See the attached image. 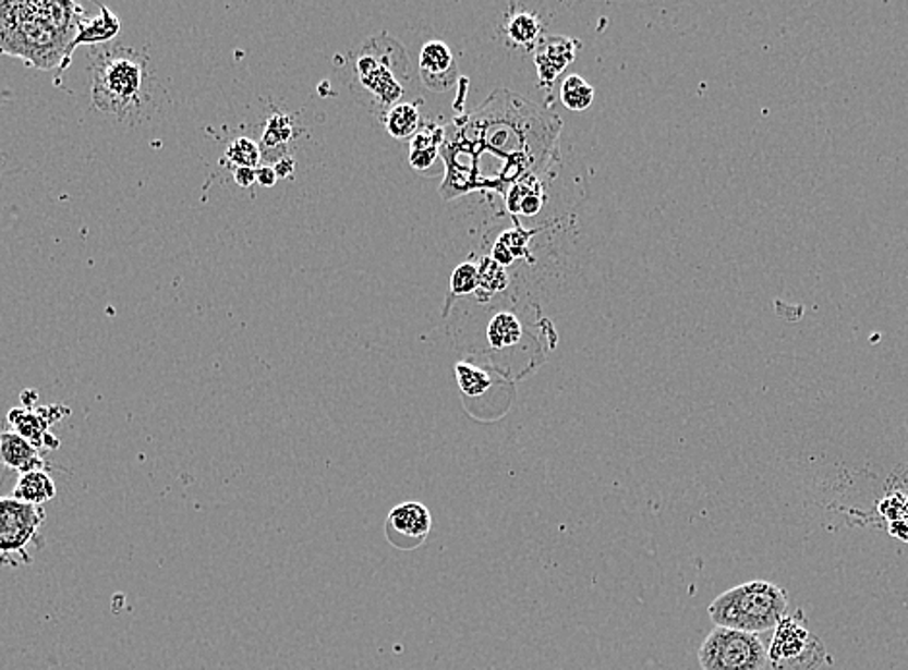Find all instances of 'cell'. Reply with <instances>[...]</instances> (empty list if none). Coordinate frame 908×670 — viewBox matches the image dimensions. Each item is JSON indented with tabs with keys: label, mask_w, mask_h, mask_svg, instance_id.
<instances>
[{
	"label": "cell",
	"mask_w": 908,
	"mask_h": 670,
	"mask_svg": "<svg viewBox=\"0 0 908 670\" xmlns=\"http://www.w3.org/2000/svg\"><path fill=\"white\" fill-rule=\"evenodd\" d=\"M85 20L70 0H0V54L39 70L69 69L70 45Z\"/></svg>",
	"instance_id": "cell-1"
},
{
	"label": "cell",
	"mask_w": 908,
	"mask_h": 670,
	"mask_svg": "<svg viewBox=\"0 0 908 670\" xmlns=\"http://www.w3.org/2000/svg\"><path fill=\"white\" fill-rule=\"evenodd\" d=\"M154 94V76L145 54L130 49H99L92 54V102L117 119H132Z\"/></svg>",
	"instance_id": "cell-2"
},
{
	"label": "cell",
	"mask_w": 908,
	"mask_h": 670,
	"mask_svg": "<svg viewBox=\"0 0 908 670\" xmlns=\"http://www.w3.org/2000/svg\"><path fill=\"white\" fill-rule=\"evenodd\" d=\"M787 607L789 595L783 587L754 580L717 595L710 602L707 614L719 629L739 630L758 636L775 629L787 614Z\"/></svg>",
	"instance_id": "cell-3"
},
{
	"label": "cell",
	"mask_w": 908,
	"mask_h": 670,
	"mask_svg": "<svg viewBox=\"0 0 908 670\" xmlns=\"http://www.w3.org/2000/svg\"><path fill=\"white\" fill-rule=\"evenodd\" d=\"M45 510L14 497H0V567H27L34 562L29 547H41Z\"/></svg>",
	"instance_id": "cell-4"
},
{
	"label": "cell",
	"mask_w": 908,
	"mask_h": 670,
	"mask_svg": "<svg viewBox=\"0 0 908 670\" xmlns=\"http://www.w3.org/2000/svg\"><path fill=\"white\" fill-rule=\"evenodd\" d=\"M832 662L824 642L807 629L802 612L783 617L773 629L767 665L773 670H820Z\"/></svg>",
	"instance_id": "cell-5"
},
{
	"label": "cell",
	"mask_w": 908,
	"mask_h": 670,
	"mask_svg": "<svg viewBox=\"0 0 908 670\" xmlns=\"http://www.w3.org/2000/svg\"><path fill=\"white\" fill-rule=\"evenodd\" d=\"M404 51L399 41L389 37V45L383 47L382 37H374L364 45V51L356 60L360 84L367 94L374 95L377 107L391 109L404 99L407 87L400 77H410V69H395V57Z\"/></svg>",
	"instance_id": "cell-6"
},
{
	"label": "cell",
	"mask_w": 908,
	"mask_h": 670,
	"mask_svg": "<svg viewBox=\"0 0 908 670\" xmlns=\"http://www.w3.org/2000/svg\"><path fill=\"white\" fill-rule=\"evenodd\" d=\"M698 662L702 670H764L767 649L755 634L715 626L700 645Z\"/></svg>",
	"instance_id": "cell-7"
},
{
	"label": "cell",
	"mask_w": 908,
	"mask_h": 670,
	"mask_svg": "<svg viewBox=\"0 0 908 670\" xmlns=\"http://www.w3.org/2000/svg\"><path fill=\"white\" fill-rule=\"evenodd\" d=\"M432 512L422 502L408 501L397 504L385 522V535L392 547L400 551H414L422 547L432 532Z\"/></svg>",
	"instance_id": "cell-8"
},
{
	"label": "cell",
	"mask_w": 908,
	"mask_h": 670,
	"mask_svg": "<svg viewBox=\"0 0 908 670\" xmlns=\"http://www.w3.org/2000/svg\"><path fill=\"white\" fill-rule=\"evenodd\" d=\"M70 414L72 410L64 404H51V406H41L37 410L12 407L9 412V424L12 431L24 437L27 442H32L35 449L41 450L45 449V439L51 434L52 425L59 424Z\"/></svg>",
	"instance_id": "cell-9"
},
{
	"label": "cell",
	"mask_w": 908,
	"mask_h": 670,
	"mask_svg": "<svg viewBox=\"0 0 908 670\" xmlns=\"http://www.w3.org/2000/svg\"><path fill=\"white\" fill-rule=\"evenodd\" d=\"M420 70L425 87L434 92H447L457 82V60L449 45L443 41H427L420 51Z\"/></svg>",
	"instance_id": "cell-10"
},
{
	"label": "cell",
	"mask_w": 908,
	"mask_h": 670,
	"mask_svg": "<svg viewBox=\"0 0 908 670\" xmlns=\"http://www.w3.org/2000/svg\"><path fill=\"white\" fill-rule=\"evenodd\" d=\"M578 47L580 42L569 37L542 39L535 54V66L542 84L552 85L562 70L569 69L570 62L577 59Z\"/></svg>",
	"instance_id": "cell-11"
},
{
	"label": "cell",
	"mask_w": 908,
	"mask_h": 670,
	"mask_svg": "<svg viewBox=\"0 0 908 670\" xmlns=\"http://www.w3.org/2000/svg\"><path fill=\"white\" fill-rule=\"evenodd\" d=\"M0 466L14 470L20 475L41 470L49 472V462L16 431H0Z\"/></svg>",
	"instance_id": "cell-12"
},
{
	"label": "cell",
	"mask_w": 908,
	"mask_h": 670,
	"mask_svg": "<svg viewBox=\"0 0 908 670\" xmlns=\"http://www.w3.org/2000/svg\"><path fill=\"white\" fill-rule=\"evenodd\" d=\"M544 27L542 17L537 16L535 12L517 10L505 20L503 35L517 49H532L535 42L542 39Z\"/></svg>",
	"instance_id": "cell-13"
},
{
	"label": "cell",
	"mask_w": 908,
	"mask_h": 670,
	"mask_svg": "<svg viewBox=\"0 0 908 670\" xmlns=\"http://www.w3.org/2000/svg\"><path fill=\"white\" fill-rule=\"evenodd\" d=\"M120 32V20L109 7H99V16L84 20L77 29L74 41L70 45V52L76 51L77 45H105L112 41Z\"/></svg>",
	"instance_id": "cell-14"
},
{
	"label": "cell",
	"mask_w": 908,
	"mask_h": 670,
	"mask_svg": "<svg viewBox=\"0 0 908 670\" xmlns=\"http://www.w3.org/2000/svg\"><path fill=\"white\" fill-rule=\"evenodd\" d=\"M445 137V130L439 124L420 127L416 136L410 139V165L417 172H427L439 159V145Z\"/></svg>",
	"instance_id": "cell-15"
},
{
	"label": "cell",
	"mask_w": 908,
	"mask_h": 670,
	"mask_svg": "<svg viewBox=\"0 0 908 670\" xmlns=\"http://www.w3.org/2000/svg\"><path fill=\"white\" fill-rule=\"evenodd\" d=\"M12 497L16 501L26 502V504H34V507H43L45 502L52 501L57 497V485L49 472H27L17 477L16 485Z\"/></svg>",
	"instance_id": "cell-16"
},
{
	"label": "cell",
	"mask_w": 908,
	"mask_h": 670,
	"mask_svg": "<svg viewBox=\"0 0 908 670\" xmlns=\"http://www.w3.org/2000/svg\"><path fill=\"white\" fill-rule=\"evenodd\" d=\"M385 127L395 139H412L422 127V114L416 102L402 101L385 114Z\"/></svg>",
	"instance_id": "cell-17"
},
{
	"label": "cell",
	"mask_w": 908,
	"mask_h": 670,
	"mask_svg": "<svg viewBox=\"0 0 908 670\" xmlns=\"http://www.w3.org/2000/svg\"><path fill=\"white\" fill-rule=\"evenodd\" d=\"M522 322L517 315L510 312H501L495 315L487 325V340L495 350L510 349L517 346L522 339Z\"/></svg>",
	"instance_id": "cell-18"
},
{
	"label": "cell",
	"mask_w": 908,
	"mask_h": 670,
	"mask_svg": "<svg viewBox=\"0 0 908 670\" xmlns=\"http://www.w3.org/2000/svg\"><path fill=\"white\" fill-rule=\"evenodd\" d=\"M507 205H509L512 212L534 217L535 212H540L542 205H544V190L535 180L518 182L517 186H512V190H510Z\"/></svg>",
	"instance_id": "cell-19"
},
{
	"label": "cell",
	"mask_w": 908,
	"mask_h": 670,
	"mask_svg": "<svg viewBox=\"0 0 908 670\" xmlns=\"http://www.w3.org/2000/svg\"><path fill=\"white\" fill-rule=\"evenodd\" d=\"M455 377H457L462 394L470 397V399L484 397L485 392L489 391V387H492L489 374L484 371L482 367L470 364V362H459L455 365Z\"/></svg>",
	"instance_id": "cell-20"
},
{
	"label": "cell",
	"mask_w": 908,
	"mask_h": 670,
	"mask_svg": "<svg viewBox=\"0 0 908 670\" xmlns=\"http://www.w3.org/2000/svg\"><path fill=\"white\" fill-rule=\"evenodd\" d=\"M528 240H530L528 230L517 229L503 232L493 246V259L503 267L514 264V259L526 254Z\"/></svg>",
	"instance_id": "cell-21"
},
{
	"label": "cell",
	"mask_w": 908,
	"mask_h": 670,
	"mask_svg": "<svg viewBox=\"0 0 908 670\" xmlns=\"http://www.w3.org/2000/svg\"><path fill=\"white\" fill-rule=\"evenodd\" d=\"M594 87L577 74L565 77V82L560 85V101L569 111H586L588 107L594 102Z\"/></svg>",
	"instance_id": "cell-22"
},
{
	"label": "cell",
	"mask_w": 908,
	"mask_h": 670,
	"mask_svg": "<svg viewBox=\"0 0 908 670\" xmlns=\"http://www.w3.org/2000/svg\"><path fill=\"white\" fill-rule=\"evenodd\" d=\"M477 272H480L477 294H482V300L495 296L509 287V275L505 271V267L497 264L493 257H484L477 265Z\"/></svg>",
	"instance_id": "cell-23"
},
{
	"label": "cell",
	"mask_w": 908,
	"mask_h": 670,
	"mask_svg": "<svg viewBox=\"0 0 908 670\" xmlns=\"http://www.w3.org/2000/svg\"><path fill=\"white\" fill-rule=\"evenodd\" d=\"M225 159L234 169H257L262 165V147L250 137H237L227 147Z\"/></svg>",
	"instance_id": "cell-24"
},
{
	"label": "cell",
	"mask_w": 908,
	"mask_h": 670,
	"mask_svg": "<svg viewBox=\"0 0 908 670\" xmlns=\"http://www.w3.org/2000/svg\"><path fill=\"white\" fill-rule=\"evenodd\" d=\"M292 137H294V124H292V119H290L289 114L275 112L271 119L267 120V126H265L264 142H262V154H264V149L275 151L277 147H282V145L289 144Z\"/></svg>",
	"instance_id": "cell-25"
},
{
	"label": "cell",
	"mask_w": 908,
	"mask_h": 670,
	"mask_svg": "<svg viewBox=\"0 0 908 670\" xmlns=\"http://www.w3.org/2000/svg\"><path fill=\"white\" fill-rule=\"evenodd\" d=\"M480 287V272L477 265L464 261L460 264L450 277V294L452 296H470L475 294Z\"/></svg>",
	"instance_id": "cell-26"
},
{
	"label": "cell",
	"mask_w": 908,
	"mask_h": 670,
	"mask_svg": "<svg viewBox=\"0 0 908 670\" xmlns=\"http://www.w3.org/2000/svg\"><path fill=\"white\" fill-rule=\"evenodd\" d=\"M277 172L273 167L269 165H259L257 169H255V182L259 184V186L264 187H273L277 184Z\"/></svg>",
	"instance_id": "cell-27"
},
{
	"label": "cell",
	"mask_w": 908,
	"mask_h": 670,
	"mask_svg": "<svg viewBox=\"0 0 908 670\" xmlns=\"http://www.w3.org/2000/svg\"><path fill=\"white\" fill-rule=\"evenodd\" d=\"M273 169L277 172V179H290L294 174L296 162L289 155H284V157H280L279 161L275 162Z\"/></svg>",
	"instance_id": "cell-28"
},
{
	"label": "cell",
	"mask_w": 908,
	"mask_h": 670,
	"mask_svg": "<svg viewBox=\"0 0 908 670\" xmlns=\"http://www.w3.org/2000/svg\"><path fill=\"white\" fill-rule=\"evenodd\" d=\"M234 180L240 187L254 186L255 169H234Z\"/></svg>",
	"instance_id": "cell-29"
},
{
	"label": "cell",
	"mask_w": 908,
	"mask_h": 670,
	"mask_svg": "<svg viewBox=\"0 0 908 670\" xmlns=\"http://www.w3.org/2000/svg\"><path fill=\"white\" fill-rule=\"evenodd\" d=\"M37 399H39V394H37V391H32V389H27V391L20 394V400H22V404H24V407H27V410H34Z\"/></svg>",
	"instance_id": "cell-30"
}]
</instances>
